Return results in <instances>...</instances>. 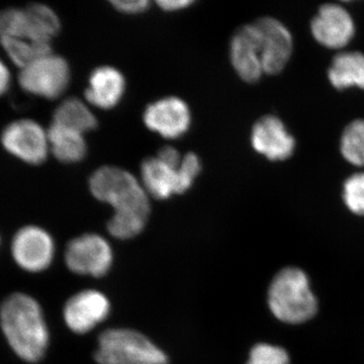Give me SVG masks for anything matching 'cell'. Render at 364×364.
<instances>
[{
    "label": "cell",
    "mask_w": 364,
    "mask_h": 364,
    "mask_svg": "<svg viewBox=\"0 0 364 364\" xmlns=\"http://www.w3.org/2000/svg\"><path fill=\"white\" fill-rule=\"evenodd\" d=\"M90 188L95 198L114 208V215L148 221L147 193L130 172L114 166L102 167L91 176Z\"/></svg>",
    "instance_id": "7a4b0ae2"
},
{
    "label": "cell",
    "mask_w": 364,
    "mask_h": 364,
    "mask_svg": "<svg viewBox=\"0 0 364 364\" xmlns=\"http://www.w3.org/2000/svg\"><path fill=\"white\" fill-rule=\"evenodd\" d=\"M11 254L16 264L26 272H41L54 260L55 242L43 228L23 227L14 235Z\"/></svg>",
    "instance_id": "ba28073f"
},
{
    "label": "cell",
    "mask_w": 364,
    "mask_h": 364,
    "mask_svg": "<svg viewBox=\"0 0 364 364\" xmlns=\"http://www.w3.org/2000/svg\"><path fill=\"white\" fill-rule=\"evenodd\" d=\"M112 6L121 13L127 14H141L145 11L150 6L147 0H138V1H112Z\"/></svg>",
    "instance_id": "4316f807"
},
{
    "label": "cell",
    "mask_w": 364,
    "mask_h": 364,
    "mask_svg": "<svg viewBox=\"0 0 364 364\" xmlns=\"http://www.w3.org/2000/svg\"><path fill=\"white\" fill-rule=\"evenodd\" d=\"M246 364H289V358L282 347L259 343L251 349Z\"/></svg>",
    "instance_id": "d4e9b609"
},
{
    "label": "cell",
    "mask_w": 364,
    "mask_h": 364,
    "mask_svg": "<svg viewBox=\"0 0 364 364\" xmlns=\"http://www.w3.org/2000/svg\"><path fill=\"white\" fill-rule=\"evenodd\" d=\"M251 142L254 150L272 161H282L293 155L294 136L287 133L284 123L274 116L261 117L254 124Z\"/></svg>",
    "instance_id": "5bb4252c"
},
{
    "label": "cell",
    "mask_w": 364,
    "mask_h": 364,
    "mask_svg": "<svg viewBox=\"0 0 364 364\" xmlns=\"http://www.w3.org/2000/svg\"><path fill=\"white\" fill-rule=\"evenodd\" d=\"M232 65L242 80L255 83L262 76L260 55V36L255 23L244 26L231 41L230 47Z\"/></svg>",
    "instance_id": "4fadbf2b"
},
{
    "label": "cell",
    "mask_w": 364,
    "mask_h": 364,
    "mask_svg": "<svg viewBox=\"0 0 364 364\" xmlns=\"http://www.w3.org/2000/svg\"><path fill=\"white\" fill-rule=\"evenodd\" d=\"M1 144L9 154L31 165L42 164L49 154L48 132L32 119L9 124L2 132Z\"/></svg>",
    "instance_id": "52a82bcc"
},
{
    "label": "cell",
    "mask_w": 364,
    "mask_h": 364,
    "mask_svg": "<svg viewBox=\"0 0 364 364\" xmlns=\"http://www.w3.org/2000/svg\"><path fill=\"white\" fill-rule=\"evenodd\" d=\"M100 364H168L167 354L142 333L126 328L105 330L98 337Z\"/></svg>",
    "instance_id": "277c9868"
},
{
    "label": "cell",
    "mask_w": 364,
    "mask_h": 364,
    "mask_svg": "<svg viewBox=\"0 0 364 364\" xmlns=\"http://www.w3.org/2000/svg\"><path fill=\"white\" fill-rule=\"evenodd\" d=\"M0 44L9 58L21 69L30 65L36 60L51 54V46L48 43L33 42L26 39L2 38Z\"/></svg>",
    "instance_id": "44dd1931"
},
{
    "label": "cell",
    "mask_w": 364,
    "mask_h": 364,
    "mask_svg": "<svg viewBox=\"0 0 364 364\" xmlns=\"http://www.w3.org/2000/svg\"><path fill=\"white\" fill-rule=\"evenodd\" d=\"M342 155L356 166H364V119H356L345 129L340 144Z\"/></svg>",
    "instance_id": "7402d4cb"
},
{
    "label": "cell",
    "mask_w": 364,
    "mask_h": 364,
    "mask_svg": "<svg viewBox=\"0 0 364 364\" xmlns=\"http://www.w3.org/2000/svg\"><path fill=\"white\" fill-rule=\"evenodd\" d=\"M2 38L32 41L25 9H6L0 11V39Z\"/></svg>",
    "instance_id": "603a6c76"
},
{
    "label": "cell",
    "mask_w": 364,
    "mask_h": 364,
    "mask_svg": "<svg viewBox=\"0 0 364 364\" xmlns=\"http://www.w3.org/2000/svg\"><path fill=\"white\" fill-rule=\"evenodd\" d=\"M114 252L109 241L98 234H85L69 242L65 263L72 272L102 277L111 270Z\"/></svg>",
    "instance_id": "8992f818"
},
{
    "label": "cell",
    "mask_w": 364,
    "mask_h": 364,
    "mask_svg": "<svg viewBox=\"0 0 364 364\" xmlns=\"http://www.w3.org/2000/svg\"><path fill=\"white\" fill-rule=\"evenodd\" d=\"M260 36L261 64L263 72L270 75L284 70L293 52V38L280 21L272 18L256 21Z\"/></svg>",
    "instance_id": "30bf717a"
},
{
    "label": "cell",
    "mask_w": 364,
    "mask_h": 364,
    "mask_svg": "<svg viewBox=\"0 0 364 364\" xmlns=\"http://www.w3.org/2000/svg\"><path fill=\"white\" fill-rule=\"evenodd\" d=\"M50 150L54 156L63 163L82 161L87 154V145L83 134L61 124L52 123L48 130Z\"/></svg>",
    "instance_id": "e0dca14e"
},
{
    "label": "cell",
    "mask_w": 364,
    "mask_h": 364,
    "mask_svg": "<svg viewBox=\"0 0 364 364\" xmlns=\"http://www.w3.org/2000/svg\"><path fill=\"white\" fill-rule=\"evenodd\" d=\"M30 23L31 39L33 42L48 43L59 33L58 16L51 9L42 4H33L26 9Z\"/></svg>",
    "instance_id": "ffe728a7"
},
{
    "label": "cell",
    "mask_w": 364,
    "mask_h": 364,
    "mask_svg": "<svg viewBox=\"0 0 364 364\" xmlns=\"http://www.w3.org/2000/svg\"><path fill=\"white\" fill-rule=\"evenodd\" d=\"M268 306L275 318L287 324H301L318 310L308 277L303 270L287 267L280 270L268 291Z\"/></svg>",
    "instance_id": "3957f363"
},
{
    "label": "cell",
    "mask_w": 364,
    "mask_h": 364,
    "mask_svg": "<svg viewBox=\"0 0 364 364\" xmlns=\"http://www.w3.org/2000/svg\"><path fill=\"white\" fill-rule=\"evenodd\" d=\"M0 325L14 353L37 363L47 351L50 333L40 304L26 294H14L2 303Z\"/></svg>",
    "instance_id": "6da1fadb"
},
{
    "label": "cell",
    "mask_w": 364,
    "mask_h": 364,
    "mask_svg": "<svg viewBox=\"0 0 364 364\" xmlns=\"http://www.w3.org/2000/svg\"><path fill=\"white\" fill-rule=\"evenodd\" d=\"M311 31L315 40L329 49H341L353 38L354 23L350 14L337 4H325L313 18Z\"/></svg>",
    "instance_id": "7c38bea8"
},
{
    "label": "cell",
    "mask_w": 364,
    "mask_h": 364,
    "mask_svg": "<svg viewBox=\"0 0 364 364\" xmlns=\"http://www.w3.org/2000/svg\"><path fill=\"white\" fill-rule=\"evenodd\" d=\"M53 123L85 134L97 128V119L80 100L71 97L57 107Z\"/></svg>",
    "instance_id": "d6986e66"
},
{
    "label": "cell",
    "mask_w": 364,
    "mask_h": 364,
    "mask_svg": "<svg viewBox=\"0 0 364 364\" xmlns=\"http://www.w3.org/2000/svg\"><path fill=\"white\" fill-rule=\"evenodd\" d=\"M11 82V72L6 64L0 60V97L6 95V91L9 90Z\"/></svg>",
    "instance_id": "f1b7e54d"
},
{
    "label": "cell",
    "mask_w": 364,
    "mask_h": 364,
    "mask_svg": "<svg viewBox=\"0 0 364 364\" xmlns=\"http://www.w3.org/2000/svg\"><path fill=\"white\" fill-rule=\"evenodd\" d=\"M18 82L31 95L55 100L68 87L70 68L65 59L51 53L21 69Z\"/></svg>",
    "instance_id": "5b68a950"
},
{
    "label": "cell",
    "mask_w": 364,
    "mask_h": 364,
    "mask_svg": "<svg viewBox=\"0 0 364 364\" xmlns=\"http://www.w3.org/2000/svg\"><path fill=\"white\" fill-rule=\"evenodd\" d=\"M200 170H202V165L195 153H188L182 158L181 167L178 169L179 195L186 193L191 188Z\"/></svg>",
    "instance_id": "484cf974"
},
{
    "label": "cell",
    "mask_w": 364,
    "mask_h": 364,
    "mask_svg": "<svg viewBox=\"0 0 364 364\" xmlns=\"http://www.w3.org/2000/svg\"><path fill=\"white\" fill-rule=\"evenodd\" d=\"M111 303L97 289H85L72 296L64 306L63 317L67 327L76 334L92 331L109 317Z\"/></svg>",
    "instance_id": "9c48e42d"
},
{
    "label": "cell",
    "mask_w": 364,
    "mask_h": 364,
    "mask_svg": "<svg viewBox=\"0 0 364 364\" xmlns=\"http://www.w3.org/2000/svg\"><path fill=\"white\" fill-rule=\"evenodd\" d=\"M343 200L353 214L364 215V173L354 174L345 181Z\"/></svg>",
    "instance_id": "cb8c5ba5"
},
{
    "label": "cell",
    "mask_w": 364,
    "mask_h": 364,
    "mask_svg": "<svg viewBox=\"0 0 364 364\" xmlns=\"http://www.w3.org/2000/svg\"><path fill=\"white\" fill-rule=\"evenodd\" d=\"M158 158L161 161L166 163L169 166L173 167V168L178 169L181 167L182 158L179 155L178 151L174 149L172 147H164L158 153Z\"/></svg>",
    "instance_id": "83f0119b"
},
{
    "label": "cell",
    "mask_w": 364,
    "mask_h": 364,
    "mask_svg": "<svg viewBox=\"0 0 364 364\" xmlns=\"http://www.w3.org/2000/svg\"><path fill=\"white\" fill-rule=\"evenodd\" d=\"M328 77L337 90H343L352 86L364 90V55L359 52L336 55L328 71Z\"/></svg>",
    "instance_id": "ac0fdd59"
},
{
    "label": "cell",
    "mask_w": 364,
    "mask_h": 364,
    "mask_svg": "<svg viewBox=\"0 0 364 364\" xmlns=\"http://www.w3.org/2000/svg\"><path fill=\"white\" fill-rule=\"evenodd\" d=\"M144 123L149 130L164 138H181L191 127V111L181 98H162L147 107L144 112Z\"/></svg>",
    "instance_id": "8fae6325"
},
{
    "label": "cell",
    "mask_w": 364,
    "mask_h": 364,
    "mask_svg": "<svg viewBox=\"0 0 364 364\" xmlns=\"http://www.w3.org/2000/svg\"><path fill=\"white\" fill-rule=\"evenodd\" d=\"M126 90L123 74L111 66H102L90 74L85 97L91 105L109 109L119 104Z\"/></svg>",
    "instance_id": "9a60e30c"
},
{
    "label": "cell",
    "mask_w": 364,
    "mask_h": 364,
    "mask_svg": "<svg viewBox=\"0 0 364 364\" xmlns=\"http://www.w3.org/2000/svg\"><path fill=\"white\" fill-rule=\"evenodd\" d=\"M158 6L161 7L163 11H179V9H186L191 4H193V1H189V0H171V1H158Z\"/></svg>",
    "instance_id": "f546056e"
},
{
    "label": "cell",
    "mask_w": 364,
    "mask_h": 364,
    "mask_svg": "<svg viewBox=\"0 0 364 364\" xmlns=\"http://www.w3.org/2000/svg\"><path fill=\"white\" fill-rule=\"evenodd\" d=\"M178 169L169 166L158 157L148 158L141 168L145 188L158 200H167L171 196L179 195Z\"/></svg>",
    "instance_id": "2e32d148"
}]
</instances>
